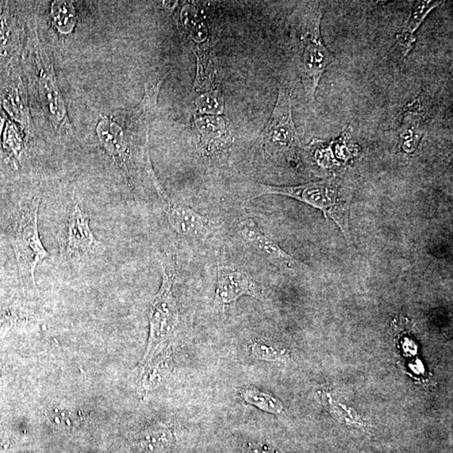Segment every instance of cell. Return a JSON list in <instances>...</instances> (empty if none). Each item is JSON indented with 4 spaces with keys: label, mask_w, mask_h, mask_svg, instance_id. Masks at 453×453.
Here are the masks:
<instances>
[{
    "label": "cell",
    "mask_w": 453,
    "mask_h": 453,
    "mask_svg": "<svg viewBox=\"0 0 453 453\" xmlns=\"http://www.w3.org/2000/svg\"><path fill=\"white\" fill-rule=\"evenodd\" d=\"M57 241L61 262L72 266L84 263L105 251V246L91 229L89 215L78 199L67 206L61 218Z\"/></svg>",
    "instance_id": "3"
},
{
    "label": "cell",
    "mask_w": 453,
    "mask_h": 453,
    "mask_svg": "<svg viewBox=\"0 0 453 453\" xmlns=\"http://www.w3.org/2000/svg\"><path fill=\"white\" fill-rule=\"evenodd\" d=\"M40 201L39 198H34L22 209L14 240L22 279L27 285L36 290L34 271L49 256L38 230Z\"/></svg>",
    "instance_id": "5"
},
{
    "label": "cell",
    "mask_w": 453,
    "mask_h": 453,
    "mask_svg": "<svg viewBox=\"0 0 453 453\" xmlns=\"http://www.w3.org/2000/svg\"><path fill=\"white\" fill-rule=\"evenodd\" d=\"M215 291L214 304L224 310L244 295L262 299L260 287L244 271L233 266H220Z\"/></svg>",
    "instance_id": "7"
},
{
    "label": "cell",
    "mask_w": 453,
    "mask_h": 453,
    "mask_svg": "<svg viewBox=\"0 0 453 453\" xmlns=\"http://www.w3.org/2000/svg\"><path fill=\"white\" fill-rule=\"evenodd\" d=\"M162 280L149 310V335L141 366L158 356L170 340L179 322V309L175 286L176 272L167 260L161 261Z\"/></svg>",
    "instance_id": "2"
},
{
    "label": "cell",
    "mask_w": 453,
    "mask_h": 453,
    "mask_svg": "<svg viewBox=\"0 0 453 453\" xmlns=\"http://www.w3.org/2000/svg\"><path fill=\"white\" fill-rule=\"evenodd\" d=\"M97 136L103 147L109 154L129 180L134 169V151L125 129L118 123L103 118L97 125Z\"/></svg>",
    "instance_id": "9"
},
{
    "label": "cell",
    "mask_w": 453,
    "mask_h": 453,
    "mask_svg": "<svg viewBox=\"0 0 453 453\" xmlns=\"http://www.w3.org/2000/svg\"><path fill=\"white\" fill-rule=\"evenodd\" d=\"M196 105L199 112L202 114H220L224 112V98L218 91L203 94L196 101Z\"/></svg>",
    "instance_id": "22"
},
{
    "label": "cell",
    "mask_w": 453,
    "mask_h": 453,
    "mask_svg": "<svg viewBox=\"0 0 453 453\" xmlns=\"http://www.w3.org/2000/svg\"><path fill=\"white\" fill-rule=\"evenodd\" d=\"M245 453H277L274 449L260 444H251Z\"/></svg>",
    "instance_id": "23"
},
{
    "label": "cell",
    "mask_w": 453,
    "mask_h": 453,
    "mask_svg": "<svg viewBox=\"0 0 453 453\" xmlns=\"http://www.w3.org/2000/svg\"><path fill=\"white\" fill-rule=\"evenodd\" d=\"M40 93L45 109L50 118L56 127H65L68 124L66 107L56 85L55 76L50 67H42L39 80Z\"/></svg>",
    "instance_id": "12"
},
{
    "label": "cell",
    "mask_w": 453,
    "mask_h": 453,
    "mask_svg": "<svg viewBox=\"0 0 453 453\" xmlns=\"http://www.w3.org/2000/svg\"><path fill=\"white\" fill-rule=\"evenodd\" d=\"M322 6L313 3L307 11L302 40V70L307 96L313 101L318 84L332 63L333 56L322 41L321 21Z\"/></svg>",
    "instance_id": "4"
},
{
    "label": "cell",
    "mask_w": 453,
    "mask_h": 453,
    "mask_svg": "<svg viewBox=\"0 0 453 453\" xmlns=\"http://www.w3.org/2000/svg\"><path fill=\"white\" fill-rule=\"evenodd\" d=\"M441 3H443L441 1H430V0L425 1L423 0V1H418L414 6L401 32L397 34V41L401 48L403 56H407L412 52L414 43L417 42V36H414V33L420 28L428 15Z\"/></svg>",
    "instance_id": "14"
},
{
    "label": "cell",
    "mask_w": 453,
    "mask_h": 453,
    "mask_svg": "<svg viewBox=\"0 0 453 453\" xmlns=\"http://www.w3.org/2000/svg\"><path fill=\"white\" fill-rule=\"evenodd\" d=\"M48 419L51 424L61 430H74L81 425V416L78 412L60 405L49 407L47 412Z\"/></svg>",
    "instance_id": "18"
},
{
    "label": "cell",
    "mask_w": 453,
    "mask_h": 453,
    "mask_svg": "<svg viewBox=\"0 0 453 453\" xmlns=\"http://www.w3.org/2000/svg\"><path fill=\"white\" fill-rule=\"evenodd\" d=\"M253 358L272 362H283L290 359V353L287 349L272 346L264 341H255L251 346Z\"/></svg>",
    "instance_id": "21"
},
{
    "label": "cell",
    "mask_w": 453,
    "mask_h": 453,
    "mask_svg": "<svg viewBox=\"0 0 453 453\" xmlns=\"http://www.w3.org/2000/svg\"><path fill=\"white\" fill-rule=\"evenodd\" d=\"M136 453H166L174 443V435L170 428L157 423L134 433L130 439Z\"/></svg>",
    "instance_id": "13"
},
{
    "label": "cell",
    "mask_w": 453,
    "mask_h": 453,
    "mask_svg": "<svg viewBox=\"0 0 453 453\" xmlns=\"http://www.w3.org/2000/svg\"><path fill=\"white\" fill-rule=\"evenodd\" d=\"M242 399L260 410L279 414L283 412V403L271 394L264 392L255 387H245L240 390Z\"/></svg>",
    "instance_id": "16"
},
{
    "label": "cell",
    "mask_w": 453,
    "mask_h": 453,
    "mask_svg": "<svg viewBox=\"0 0 453 453\" xmlns=\"http://www.w3.org/2000/svg\"><path fill=\"white\" fill-rule=\"evenodd\" d=\"M425 132L423 105L421 97L414 98L405 107L400 129V147L407 155L417 151Z\"/></svg>",
    "instance_id": "11"
},
{
    "label": "cell",
    "mask_w": 453,
    "mask_h": 453,
    "mask_svg": "<svg viewBox=\"0 0 453 453\" xmlns=\"http://www.w3.org/2000/svg\"><path fill=\"white\" fill-rule=\"evenodd\" d=\"M253 198L264 195H280L295 199L322 211L327 220H331L343 232L348 245H352L349 226V209L351 193L343 180L337 176L298 186L278 187L257 183Z\"/></svg>",
    "instance_id": "1"
},
{
    "label": "cell",
    "mask_w": 453,
    "mask_h": 453,
    "mask_svg": "<svg viewBox=\"0 0 453 453\" xmlns=\"http://www.w3.org/2000/svg\"><path fill=\"white\" fill-rule=\"evenodd\" d=\"M199 132L204 140V148L209 151L212 143L225 134L226 125L222 118L218 117H204L196 121Z\"/></svg>",
    "instance_id": "20"
},
{
    "label": "cell",
    "mask_w": 453,
    "mask_h": 453,
    "mask_svg": "<svg viewBox=\"0 0 453 453\" xmlns=\"http://www.w3.org/2000/svg\"><path fill=\"white\" fill-rule=\"evenodd\" d=\"M155 184L163 202L167 221L172 229L180 235L191 239L204 235L207 230V218L189 207L180 205L172 201L168 195L165 193L157 180Z\"/></svg>",
    "instance_id": "10"
},
{
    "label": "cell",
    "mask_w": 453,
    "mask_h": 453,
    "mask_svg": "<svg viewBox=\"0 0 453 453\" xmlns=\"http://www.w3.org/2000/svg\"><path fill=\"white\" fill-rule=\"evenodd\" d=\"M10 441L3 437V435L0 434V452H2L6 450L8 446H9Z\"/></svg>",
    "instance_id": "24"
},
{
    "label": "cell",
    "mask_w": 453,
    "mask_h": 453,
    "mask_svg": "<svg viewBox=\"0 0 453 453\" xmlns=\"http://www.w3.org/2000/svg\"><path fill=\"white\" fill-rule=\"evenodd\" d=\"M182 21L184 27L188 34H190L191 39L195 42H204L209 36L205 23L202 21L198 11L190 6H186L182 9Z\"/></svg>",
    "instance_id": "19"
},
{
    "label": "cell",
    "mask_w": 453,
    "mask_h": 453,
    "mask_svg": "<svg viewBox=\"0 0 453 453\" xmlns=\"http://www.w3.org/2000/svg\"><path fill=\"white\" fill-rule=\"evenodd\" d=\"M263 140L266 152L274 156L289 155L298 147L291 95L285 87L280 88L277 101L264 130Z\"/></svg>",
    "instance_id": "6"
},
{
    "label": "cell",
    "mask_w": 453,
    "mask_h": 453,
    "mask_svg": "<svg viewBox=\"0 0 453 453\" xmlns=\"http://www.w3.org/2000/svg\"><path fill=\"white\" fill-rule=\"evenodd\" d=\"M52 15L56 29L61 33H71L76 24V12L74 3L66 0H56L52 3Z\"/></svg>",
    "instance_id": "17"
},
{
    "label": "cell",
    "mask_w": 453,
    "mask_h": 453,
    "mask_svg": "<svg viewBox=\"0 0 453 453\" xmlns=\"http://www.w3.org/2000/svg\"><path fill=\"white\" fill-rule=\"evenodd\" d=\"M240 233L249 246L275 266L284 270L294 271L306 268L300 261L293 258L274 240L261 231L251 218L240 222Z\"/></svg>",
    "instance_id": "8"
},
{
    "label": "cell",
    "mask_w": 453,
    "mask_h": 453,
    "mask_svg": "<svg viewBox=\"0 0 453 453\" xmlns=\"http://www.w3.org/2000/svg\"><path fill=\"white\" fill-rule=\"evenodd\" d=\"M307 157L322 171H331L341 167L337 159L333 140L324 141L314 139L306 149Z\"/></svg>",
    "instance_id": "15"
}]
</instances>
